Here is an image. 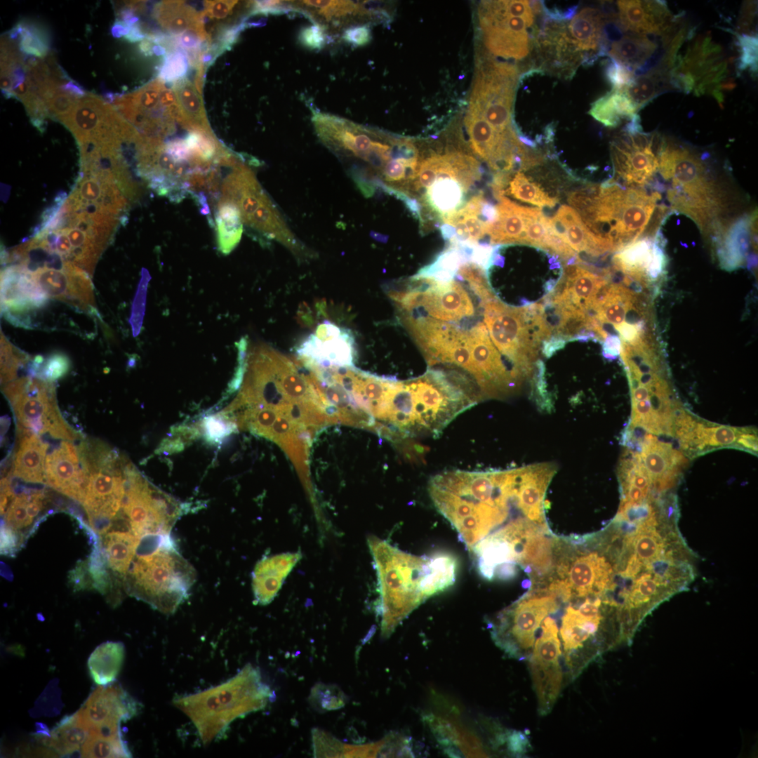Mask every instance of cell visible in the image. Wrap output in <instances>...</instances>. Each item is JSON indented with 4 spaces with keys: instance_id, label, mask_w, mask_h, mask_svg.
I'll return each mask as SVG.
<instances>
[{
    "instance_id": "cell-25",
    "label": "cell",
    "mask_w": 758,
    "mask_h": 758,
    "mask_svg": "<svg viewBox=\"0 0 758 758\" xmlns=\"http://www.w3.org/2000/svg\"><path fill=\"white\" fill-rule=\"evenodd\" d=\"M618 22L623 31L662 34L669 28L671 12L664 1H618Z\"/></svg>"
},
{
    "instance_id": "cell-16",
    "label": "cell",
    "mask_w": 758,
    "mask_h": 758,
    "mask_svg": "<svg viewBox=\"0 0 758 758\" xmlns=\"http://www.w3.org/2000/svg\"><path fill=\"white\" fill-rule=\"evenodd\" d=\"M18 266L45 298L62 301L82 312L96 313L91 277L63 261L18 262Z\"/></svg>"
},
{
    "instance_id": "cell-14",
    "label": "cell",
    "mask_w": 758,
    "mask_h": 758,
    "mask_svg": "<svg viewBox=\"0 0 758 758\" xmlns=\"http://www.w3.org/2000/svg\"><path fill=\"white\" fill-rule=\"evenodd\" d=\"M663 140L656 133L643 132L639 117L634 116L610 144L611 178L625 187L654 188Z\"/></svg>"
},
{
    "instance_id": "cell-9",
    "label": "cell",
    "mask_w": 758,
    "mask_h": 758,
    "mask_svg": "<svg viewBox=\"0 0 758 758\" xmlns=\"http://www.w3.org/2000/svg\"><path fill=\"white\" fill-rule=\"evenodd\" d=\"M230 168L221 184L220 197L237 205L243 223L263 237L284 245L293 254L307 255L305 247L292 233L251 168L240 159Z\"/></svg>"
},
{
    "instance_id": "cell-33",
    "label": "cell",
    "mask_w": 758,
    "mask_h": 758,
    "mask_svg": "<svg viewBox=\"0 0 758 758\" xmlns=\"http://www.w3.org/2000/svg\"><path fill=\"white\" fill-rule=\"evenodd\" d=\"M88 736V729L76 712L64 717L50 732H41L39 738L57 754L68 755L81 749Z\"/></svg>"
},
{
    "instance_id": "cell-26",
    "label": "cell",
    "mask_w": 758,
    "mask_h": 758,
    "mask_svg": "<svg viewBox=\"0 0 758 758\" xmlns=\"http://www.w3.org/2000/svg\"><path fill=\"white\" fill-rule=\"evenodd\" d=\"M302 558L299 552H284L261 559L252 573L254 602L270 604L277 596L284 580Z\"/></svg>"
},
{
    "instance_id": "cell-28",
    "label": "cell",
    "mask_w": 758,
    "mask_h": 758,
    "mask_svg": "<svg viewBox=\"0 0 758 758\" xmlns=\"http://www.w3.org/2000/svg\"><path fill=\"white\" fill-rule=\"evenodd\" d=\"M603 15L596 8H585L565 22L568 40L583 63L591 64L601 56Z\"/></svg>"
},
{
    "instance_id": "cell-53",
    "label": "cell",
    "mask_w": 758,
    "mask_h": 758,
    "mask_svg": "<svg viewBox=\"0 0 758 758\" xmlns=\"http://www.w3.org/2000/svg\"><path fill=\"white\" fill-rule=\"evenodd\" d=\"M70 360L64 353L57 352L51 354L45 361L40 376L48 381H55L63 377L69 370Z\"/></svg>"
},
{
    "instance_id": "cell-23",
    "label": "cell",
    "mask_w": 758,
    "mask_h": 758,
    "mask_svg": "<svg viewBox=\"0 0 758 758\" xmlns=\"http://www.w3.org/2000/svg\"><path fill=\"white\" fill-rule=\"evenodd\" d=\"M757 212L743 215L713 232L716 255L722 269L732 271L747 262L752 240L757 237Z\"/></svg>"
},
{
    "instance_id": "cell-51",
    "label": "cell",
    "mask_w": 758,
    "mask_h": 758,
    "mask_svg": "<svg viewBox=\"0 0 758 758\" xmlns=\"http://www.w3.org/2000/svg\"><path fill=\"white\" fill-rule=\"evenodd\" d=\"M740 55L737 62V71L749 69L752 73L757 72V35L736 34Z\"/></svg>"
},
{
    "instance_id": "cell-10",
    "label": "cell",
    "mask_w": 758,
    "mask_h": 758,
    "mask_svg": "<svg viewBox=\"0 0 758 758\" xmlns=\"http://www.w3.org/2000/svg\"><path fill=\"white\" fill-rule=\"evenodd\" d=\"M559 598L543 586L530 587L488 623L496 644L517 660L529 658L543 620L559 609Z\"/></svg>"
},
{
    "instance_id": "cell-15",
    "label": "cell",
    "mask_w": 758,
    "mask_h": 758,
    "mask_svg": "<svg viewBox=\"0 0 758 758\" xmlns=\"http://www.w3.org/2000/svg\"><path fill=\"white\" fill-rule=\"evenodd\" d=\"M122 508L131 532L140 538L170 534L184 511L182 504L156 489L130 463Z\"/></svg>"
},
{
    "instance_id": "cell-21",
    "label": "cell",
    "mask_w": 758,
    "mask_h": 758,
    "mask_svg": "<svg viewBox=\"0 0 758 758\" xmlns=\"http://www.w3.org/2000/svg\"><path fill=\"white\" fill-rule=\"evenodd\" d=\"M665 239L660 229L652 236L637 240L613 257V270L649 288L665 275Z\"/></svg>"
},
{
    "instance_id": "cell-2",
    "label": "cell",
    "mask_w": 758,
    "mask_h": 758,
    "mask_svg": "<svg viewBox=\"0 0 758 758\" xmlns=\"http://www.w3.org/2000/svg\"><path fill=\"white\" fill-rule=\"evenodd\" d=\"M427 490L434 507L469 551L519 517V505L504 470L442 472L430 479Z\"/></svg>"
},
{
    "instance_id": "cell-58",
    "label": "cell",
    "mask_w": 758,
    "mask_h": 758,
    "mask_svg": "<svg viewBox=\"0 0 758 758\" xmlns=\"http://www.w3.org/2000/svg\"><path fill=\"white\" fill-rule=\"evenodd\" d=\"M252 4V14H284L295 12L291 3L281 1H257Z\"/></svg>"
},
{
    "instance_id": "cell-32",
    "label": "cell",
    "mask_w": 758,
    "mask_h": 758,
    "mask_svg": "<svg viewBox=\"0 0 758 758\" xmlns=\"http://www.w3.org/2000/svg\"><path fill=\"white\" fill-rule=\"evenodd\" d=\"M296 12L302 13L313 22L335 26L347 23L349 20L366 15V8L352 1H300L292 3Z\"/></svg>"
},
{
    "instance_id": "cell-50",
    "label": "cell",
    "mask_w": 758,
    "mask_h": 758,
    "mask_svg": "<svg viewBox=\"0 0 758 758\" xmlns=\"http://www.w3.org/2000/svg\"><path fill=\"white\" fill-rule=\"evenodd\" d=\"M742 428L724 425L704 426V448L733 446ZM735 447V446H734Z\"/></svg>"
},
{
    "instance_id": "cell-12",
    "label": "cell",
    "mask_w": 758,
    "mask_h": 758,
    "mask_svg": "<svg viewBox=\"0 0 758 758\" xmlns=\"http://www.w3.org/2000/svg\"><path fill=\"white\" fill-rule=\"evenodd\" d=\"M18 423L19 432L48 434L55 439L72 441L77 434L62 417L53 382L39 376L18 378L3 389Z\"/></svg>"
},
{
    "instance_id": "cell-3",
    "label": "cell",
    "mask_w": 758,
    "mask_h": 758,
    "mask_svg": "<svg viewBox=\"0 0 758 758\" xmlns=\"http://www.w3.org/2000/svg\"><path fill=\"white\" fill-rule=\"evenodd\" d=\"M660 199L658 191L625 187L610 178L601 185L590 184L571 192L568 201L603 257L638 240Z\"/></svg>"
},
{
    "instance_id": "cell-42",
    "label": "cell",
    "mask_w": 758,
    "mask_h": 758,
    "mask_svg": "<svg viewBox=\"0 0 758 758\" xmlns=\"http://www.w3.org/2000/svg\"><path fill=\"white\" fill-rule=\"evenodd\" d=\"M156 15L161 27L173 34L190 30H205L202 15L182 1H164L157 8Z\"/></svg>"
},
{
    "instance_id": "cell-18",
    "label": "cell",
    "mask_w": 758,
    "mask_h": 758,
    "mask_svg": "<svg viewBox=\"0 0 758 758\" xmlns=\"http://www.w3.org/2000/svg\"><path fill=\"white\" fill-rule=\"evenodd\" d=\"M531 654L529 669L541 716L552 710L561 692L562 650L557 621L547 616L542 622Z\"/></svg>"
},
{
    "instance_id": "cell-40",
    "label": "cell",
    "mask_w": 758,
    "mask_h": 758,
    "mask_svg": "<svg viewBox=\"0 0 758 758\" xmlns=\"http://www.w3.org/2000/svg\"><path fill=\"white\" fill-rule=\"evenodd\" d=\"M467 191L458 179L441 175L426 190L423 198L425 204L441 218L458 211L464 206V194Z\"/></svg>"
},
{
    "instance_id": "cell-35",
    "label": "cell",
    "mask_w": 758,
    "mask_h": 758,
    "mask_svg": "<svg viewBox=\"0 0 758 758\" xmlns=\"http://www.w3.org/2000/svg\"><path fill=\"white\" fill-rule=\"evenodd\" d=\"M658 44L645 34H629L611 44L608 55L634 73L658 51Z\"/></svg>"
},
{
    "instance_id": "cell-55",
    "label": "cell",
    "mask_w": 758,
    "mask_h": 758,
    "mask_svg": "<svg viewBox=\"0 0 758 758\" xmlns=\"http://www.w3.org/2000/svg\"><path fill=\"white\" fill-rule=\"evenodd\" d=\"M605 75L612 89L616 90H623L635 77L632 70L613 58L609 60L605 67Z\"/></svg>"
},
{
    "instance_id": "cell-39",
    "label": "cell",
    "mask_w": 758,
    "mask_h": 758,
    "mask_svg": "<svg viewBox=\"0 0 758 758\" xmlns=\"http://www.w3.org/2000/svg\"><path fill=\"white\" fill-rule=\"evenodd\" d=\"M215 221L218 250L227 255L238 245L244 231L240 211L234 203L220 197L217 204Z\"/></svg>"
},
{
    "instance_id": "cell-46",
    "label": "cell",
    "mask_w": 758,
    "mask_h": 758,
    "mask_svg": "<svg viewBox=\"0 0 758 758\" xmlns=\"http://www.w3.org/2000/svg\"><path fill=\"white\" fill-rule=\"evenodd\" d=\"M82 757H130L131 754L122 738L102 736L90 733L81 748Z\"/></svg>"
},
{
    "instance_id": "cell-56",
    "label": "cell",
    "mask_w": 758,
    "mask_h": 758,
    "mask_svg": "<svg viewBox=\"0 0 758 758\" xmlns=\"http://www.w3.org/2000/svg\"><path fill=\"white\" fill-rule=\"evenodd\" d=\"M187 69L186 59L182 53H173L167 56L160 72L161 81L176 82L183 78Z\"/></svg>"
},
{
    "instance_id": "cell-29",
    "label": "cell",
    "mask_w": 758,
    "mask_h": 758,
    "mask_svg": "<svg viewBox=\"0 0 758 758\" xmlns=\"http://www.w3.org/2000/svg\"><path fill=\"white\" fill-rule=\"evenodd\" d=\"M20 435V442L14 458L13 475L27 482H45V460L48 444L34 433L21 432Z\"/></svg>"
},
{
    "instance_id": "cell-4",
    "label": "cell",
    "mask_w": 758,
    "mask_h": 758,
    "mask_svg": "<svg viewBox=\"0 0 758 758\" xmlns=\"http://www.w3.org/2000/svg\"><path fill=\"white\" fill-rule=\"evenodd\" d=\"M658 172L667 184L670 211L690 218L705 235L722 223L724 190L705 161L693 151L664 139L658 154Z\"/></svg>"
},
{
    "instance_id": "cell-20",
    "label": "cell",
    "mask_w": 758,
    "mask_h": 758,
    "mask_svg": "<svg viewBox=\"0 0 758 758\" xmlns=\"http://www.w3.org/2000/svg\"><path fill=\"white\" fill-rule=\"evenodd\" d=\"M140 705L119 686H99L77 712L89 733L104 736H121L120 724L135 716Z\"/></svg>"
},
{
    "instance_id": "cell-47",
    "label": "cell",
    "mask_w": 758,
    "mask_h": 758,
    "mask_svg": "<svg viewBox=\"0 0 758 758\" xmlns=\"http://www.w3.org/2000/svg\"><path fill=\"white\" fill-rule=\"evenodd\" d=\"M308 699L312 707L320 712L338 710L347 701V696L337 685L321 682L312 687Z\"/></svg>"
},
{
    "instance_id": "cell-24",
    "label": "cell",
    "mask_w": 758,
    "mask_h": 758,
    "mask_svg": "<svg viewBox=\"0 0 758 758\" xmlns=\"http://www.w3.org/2000/svg\"><path fill=\"white\" fill-rule=\"evenodd\" d=\"M639 446V453L655 489L660 493L672 488L682 467L687 464L686 458L671 445L659 442L656 437L647 433Z\"/></svg>"
},
{
    "instance_id": "cell-19",
    "label": "cell",
    "mask_w": 758,
    "mask_h": 758,
    "mask_svg": "<svg viewBox=\"0 0 758 758\" xmlns=\"http://www.w3.org/2000/svg\"><path fill=\"white\" fill-rule=\"evenodd\" d=\"M297 358L309 366L353 367L357 359L354 335L349 329L325 320L296 348Z\"/></svg>"
},
{
    "instance_id": "cell-60",
    "label": "cell",
    "mask_w": 758,
    "mask_h": 758,
    "mask_svg": "<svg viewBox=\"0 0 758 758\" xmlns=\"http://www.w3.org/2000/svg\"><path fill=\"white\" fill-rule=\"evenodd\" d=\"M736 448L740 449L747 450L754 454L757 453V433L754 430L749 428H742L740 433L738 434L736 441Z\"/></svg>"
},
{
    "instance_id": "cell-6",
    "label": "cell",
    "mask_w": 758,
    "mask_h": 758,
    "mask_svg": "<svg viewBox=\"0 0 758 758\" xmlns=\"http://www.w3.org/2000/svg\"><path fill=\"white\" fill-rule=\"evenodd\" d=\"M145 540L139 545L145 552L137 554L126 574L129 592L163 613H173L188 597L195 570L170 534Z\"/></svg>"
},
{
    "instance_id": "cell-7",
    "label": "cell",
    "mask_w": 758,
    "mask_h": 758,
    "mask_svg": "<svg viewBox=\"0 0 758 758\" xmlns=\"http://www.w3.org/2000/svg\"><path fill=\"white\" fill-rule=\"evenodd\" d=\"M380 594L381 635L388 637L426 599L423 586L430 571L428 557H418L374 536L367 539Z\"/></svg>"
},
{
    "instance_id": "cell-36",
    "label": "cell",
    "mask_w": 758,
    "mask_h": 758,
    "mask_svg": "<svg viewBox=\"0 0 758 758\" xmlns=\"http://www.w3.org/2000/svg\"><path fill=\"white\" fill-rule=\"evenodd\" d=\"M125 657L122 643L107 641L99 645L88 660V668L93 681L100 686L113 682L119 674Z\"/></svg>"
},
{
    "instance_id": "cell-30",
    "label": "cell",
    "mask_w": 758,
    "mask_h": 758,
    "mask_svg": "<svg viewBox=\"0 0 758 758\" xmlns=\"http://www.w3.org/2000/svg\"><path fill=\"white\" fill-rule=\"evenodd\" d=\"M550 218L556 234L577 254L583 253L593 258L601 257L591 233L571 206L561 205Z\"/></svg>"
},
{
    "instance_id": "cell-43",
    "label": "cell",
    "mask_w": 758,
    "mask_h": 758,
    "mask_svg": "<svg viewBox=\"0 0 758 758\" xmlns=\"http://www.w3.org/2000/svg\"><path fill=\"white\" fill-rule=\"evenodd\" d=\"M430 571L424 581L427 598L453 585L456 578L458 562L451 553L438 552L428 557Z\"/></svg>"
},
{
    "instance_id": "cell-54",
    "label": "cell",
    "mask_w": 758,
    "mask_h": 758,
    "mask_svg": "<svg viewBox=\"0 0 758 758\" xmlns=\"http://www.w3.org/2000/svg\"><path fill=\"white\" fill-rule=\"evenodd\" d=\"M328 35L326 27L317 22L303 27L298 33V41L300 44L312 51L322 49L327 41Z\"/></svg>"
},
{
    "instance_id": "cell-48",
    "label": "cell",
    "mask_w": 758,
    "mask_h": 758,
    "mask_svg": "<svg viewBox=\"0 0 758 758\" xmlns=\"http://www.w3.org/2000/svg\"><path fill=\"white\" fill-rule=\"evenodd\" d=\"M29 357L15 347L1 331V382L7 384L13 381L18 370L25 366Z\"/></svg>"
},
{
    "instance_id": "cell-49",
    "label": "cell",
    "mask_w": 758,
    "mask_h": 758,
    "mask_svg": "<svg viewBox=\"0 0 758 758\" xmlns=\"http://www.w3.org/2000/svg\"><path fill=\"white\" fill-rule=\"evenodd\" d=\"M28 500L29 493L23 491L15 496L8 507L5 516L6 526L15 533L32 524L27 514Z\"/></svg>"
},
{
    "instance_id": "cell-37",
    "label": "cell",
    "mask_w": 758,
    "mask_h": 758,
    "mask_svg": "<svg viewBox=\"0 0 758 758\" xmlns=\"http://www.w3.org/2000/svg\"><path fill=\"white\" fill-rule=\"evenodd\" d=\"M430 727L443 745L455 754L484 757L481 743L472 733L467 732L454 722L441 717L431 716L427 719Z\"/></svg>"
},
{
    "instance_id": "cell-27",
    "label": "cell",
    "mask_w": 758,
    "mask_h": 758,
    "mask_svg": "<svg viewBox=\"0 0 758 758\" xmlns=\"http://www.w3.org/2000/svg\"><path fill=\"white\" fill-rule=\"evenodd\" d=\"M497 218L488 228L491 245L525 244L527 228L533 207L519 205L504 195L496 197Z\"/></svg>"
},
{
    "instance_id": "cell-5",
    "label": "cell",
    "mask_w": 758,
    "mask_h": 758,
    "mask_svg": "<svg viewBox=\"0 0 758 758\" xmlns=\"http://www.w3.org/2000/svg\"><path fill=\"white\" fill-rule=\"evenodd\" d=\"M273 696L259 668L248 664L227 681L173 703L191 719L207 745L222 736L234 719L265 708Z\"/></svg>"
},
{
    "instance_id": "cell-44",
    "label": "cell",
    "mask_w": 758,
    "mask_h": 758,
    "mask_svg": "<svg viewBox=\"0 0 758 758\" xmlns=\"http://www.w3.org/2000/svg\"><path fill=\"white\" fill-rule=\"evenodd\" d=\"M533 206L553 207L558 203V199L550 196L540 185L528 178L521 171H516L510 177L503 191L504 194Z\"/></svg>"
},
{
    "instance_id": "cell-1",
    "label": "cell",
    "mask_w": 758,
    "mask_h": 758,
    "mask_svg": "<svg viewBox=\"0 0 758 758\" xmlns=\"http://www.w3.org/2000/svg\"><path fill=\"white\" fill-rule=\"evenodd\" d=\"M243 379L237 397L225 410L263 411L268 418L267 434L288 438L290 433L298 434L312 423L308 410H328L311 371L299 359L268 345L258 344L250 349Z\"/></svg>"
},
{
    "instance_id": "cell-11",
    "label": "cell",
    "mask_w": 758,
    "mask_h": 758,
    "mask_svg": "<svg viewBox=\"0 0 758 758\" xmlns=\"http://www.w3.org/2000/svg\"><path fill=\"white\" fill-rule=\"evenodd\" d=\"M561 617L559 636L565 664L571 680L609 646L604 632L605 616L613 609L600 597H585L569 601Z\"/></svg>"
},
{
    "instance_id": "cell-34",
    "label": "cell",
    "mask_w": 758,
    "mask_h": 758,
    "mask_svg": "<svg viewBox=\"0 0 758 758\" xmlns=\"http://www.w3.org/2000/svg\"><path fill=\"white\" fill-rule=\"evenodd\" d=\"M465 125L473 152L487 164L504 143L517 136L515 131L505 134L498 133L482 117L470 110Z\"/></svg>"
},
{
    "instance_id": "cell-31",
    "label": "cell",
    "mask_w": 758,
    "mask_h": 758,
    "mask_svg": "<svg viewBox=\"0 0 758 758\" xmlns=\"http://www.w3.org/2000/svg\"><path fill=\"white\" fill-rule=\"evenodd\" d=\"M179 109L178 123L190 131L213 134L208 122L201 91L186 78L174 83Z\"/></svg>"
},
{
    "instance_id": "cell-8",
    "label": "cell",
    "mask_w": 758,
    "mask_h": 758,
    "mask_svg": "<svg viewBox=\"0 0 758 758\" xmlns=\"http://www.w3.org/2000/svg\"><path fill=\"white\" fill-rule=\"evenodd\" d=\"M79 455L87 475L82 503L92 527L103 534L122 507L129 462L99 443H84Z\"/></svg>"
},
{
    "instance_id": "cell-45",
    "label": "cell",
    "mask_w": 758,
    "mask_h": 758,
    "mask_svg": "<svg viewBox=\"0 0 758 758\" xmlns=\"http://www.w3.org/2000/svg\"><path fill=\"white\" fill-rule=\"evenodd\" d=\"M663 77L662 69H655L634 77L623 89L638 111L659 95Z\"/></svg>"
},
{
    "instance_id": "cell-13",
    "label": "cell",
    "mask_w": 758,
    "mask_h": 758,
    "mask_svg": "<svg viewBox=\"0 0 758 758\" xmlns=\"http://www.w3.org/2000/svg\"><path fill=\"white\" fill-rule=\"evenodd\" d=\"M528 1H484L479 20L484 44L493 55L521 60L529 53L535 11Z\"/></svg>"
},
{
    "instance_id": "cell-38",
    "label": "cell",
    "mask_w": 758,
    "mask_h": 758,
    "mask_svg": "<svg viewBox=\"0 0 758 758\" xmlns=\"http://www.w3.org/2000/svg\"><path fill=\"white\" fill-rule=\"evenodd\" d=\"M637 112L623 90L612 89L592 103L588 113L604 126L616 128L622 120H631Z\"/></svg>"
},
{
    "instance_id": "cell-59",
    "label": "cell",
    "mask_w": 758,
    "mask_h": 758,
    "mask_svg": "<svg viewBox=\"0 0 758 758\" xmlns=\"http://www.w3.org/2000/svg\"><path fill=\"white\" fill-rule=\"evenodd\" d=\"M237 2L236 1H206L205 10L203 14L213 19H224L232 13Z\"/></svg>"
},
{
    "instance_id": "cell-17",
    "label": "cell",
    "mask_w": 758,
    "mask_h": 758,
    "mask_svg": "<svg viewBox=\"0 0 758 758\" xmlns=\"http://www.w3.org/2000/svg\"><path fill=\"white\" fill-rule=\"evenodd\" d=\"M518 78L514 65L488 61L478 69L469 108L495 130L512 127V104Z\"/></svg>"
},
{
    "instance_id": "cell-41",
    "label": "cell",
    "mask_w": 758,
    "mask_h": 758,
    "mask_svg": "<svg viewBox=\"0 0 758 758\" xmlns=\"http://www.w3.org/2000/svg\"><path fill=\"white\" fill-rule=\"evenodd\" d=\"M141 538L131 531H112L104 538L109 567L117 574L126 576L138 552Z\"/></svg>"
},
{
    "instance_id": "cell-61",
    "label": "cell",
    "mask_w": 758,
    "mask_h": 758,
    "mask_svg": "<svg viewBox=\"0 0 758 758\" xmlns=\"http://www.w3.org/2000/svg\"><path fill=\"white\" fill-rule=\"evenodd\" d=\"M13 497V493L9 485L8 480L4 478L1 481V513L4 514L10 498Z\"/></svg>"
},
{
    "instance_id": "cell-52",
    "label": "cell",
    "mask_w": 758,
    "mask_h": 758,
    "mask_svg": "<svg viewBox=\"0 0 758 758\" xmlns=\"http://www.w3.org/2000/svg\"><path fill=\"white\" fill-rule=\"evenodd\" d=\"M315 757H343L345 745L330 733L319 729L312 732Z\"/></svg>"
},
{
    "instance_id": "cell-22",
    "label": "cell",
    "mask_w": 758,
    "mask_h": 758,
    "mask_svg": "<svg viewBox=\"0 0 758 758\" xmlns=\"http://www.w3.org/2000/svg\"><path fill=\"white\" fill-rule=\"evenodd\" d=\"M70 441L64 440L46 455L45 482L60 493L80 503L86 493L87 475Z\"/></svg>"
},
{
    "instance_id": "cell-57",
    "label": "cell",
    "mask_w": 758,
    "mask_h": 758,
    "mask_svg": "<svg viewBox=\"0 0 758 758\" xmlns=\"http://www.w3.org/2000/svg\"><path fill=\"white\" fill-rule=\"evenodd\" d=\"M342 39L354 46H363L371 39L370 27L367 25H350L342 33Z\"/></svg>"
}]
</instances>
